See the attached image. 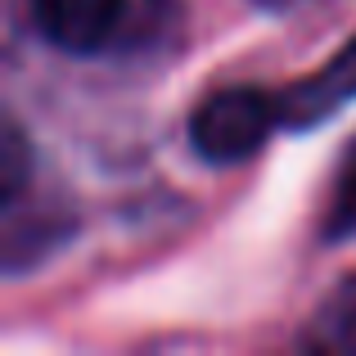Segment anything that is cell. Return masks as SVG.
<instances>
[{
	"instance_id": "cell-3",
	"label": "cell",
	"mask_w": 356,
	"mask_h": 356,
	"mask_svg": "<svg viewBox=\"0 0 356 356\" xmlns=\"http://www.w3.org/2000/svg\"><path fill=\"white\" fill-rule=\"evenodd\" d=\"M127 0H32V18L50 45L68 54H95L118 36Z\"/></svg>"
},
{
	"instance_id": "cell-2",
	"label": "cell",
	"mask_w": 356,
	"mask_h": 356,
	"mask_svg": "<svg viewBox=\"0 0 356 356\" xmlns=\"http://www.w3.org/2000/svg\"><path fill=\"white\" fill-rule=\"evenodd\" d=\"M275 99H280V127L289 131H312L339 108H348L356 99V36L339 54H330L316 72L284 86Z\"/></svg>"
},
{
	"instance_id": "cell-4",
	"label": "cell",
	"mask_w": 356,
	"mask_h": 356,
	"mask_svg": "<svg viewBox=\"0 0 356 356\" xmlns=\"http://www.w3.org/2000/svg\"><path fill=\"white\" fill-rule=\"evenodd\" d=\"M356 235V140L348 145L339 172H334V190L325 199V239L339 243Z\"/></svg>"
},
{
	"instance_id": "cell-5",
	"label": "cell",
	"mask_w": 356,
	"mask_h": 356,
	"mask_svg": "<svg viewBox=\"0 0 356 356\" xmlns=\"http://www.w3.org/2000/svg\"><path fill=\"white\" fill-rule=\"evenodd\" d=\"M0 172H5V203H14L27 185V145L18 136V127H9V136H5V163H0Z\"/></svg>"
},
{
	"instance_id": "cell-1",
	"label": "cell",
	"mask_w": 356,
	"mask_h": 356,
	"mask_svg": "<svg viewBox=\"0 0 356 356\" xmlns=\"http://www.w3.org/2000/svg\"><path fill=\"white\" fill-rule=\"evenodd\" d=\"M280 127V99L257 86L212 90L190 118V145L203 163H243L261 154L270 131Z\"/></svg>"
}]
</instances>
